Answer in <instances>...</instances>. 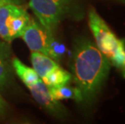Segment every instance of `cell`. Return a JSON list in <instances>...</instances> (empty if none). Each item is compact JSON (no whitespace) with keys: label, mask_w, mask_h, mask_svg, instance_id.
<instances>
[{"label":"cell","mask_w":125,"mask_h":124,"mask_svg":"<svg viewBox=\"0 0 125 124\" xmlns=\"http://www.w3.org/2000/svg\"><path fill=\"white\" fill-rule=\"evenodd\" d=\"M72 78L83 100H90L99 90L110 70L108 58L91 41L77 44L72 63Z\"/></svg>","instance_id":"cell-1"},{"label":"cell","mask_w":125,"mask_h":124,"mask_svg":"<svg viewBox=\"0 0 125 124\" xmlns=\"http://www.w3.org/2000/svg\"><path fill=\"white\" fill-rule=\"evenodd\" d=\"M28 12L16 3H6L0 6V36L10 43L21 37L30 21Z\"/></svg>","instance_id":"cell-2"},{"label":"cell","mask_w":125,"mask_h":124,"mask_svg":"<svg viewBox=\"0 0 125 124\" xmlns=\"http://www.w3.org/2000/svg\"><path fill=\"white\" fill-rule=\"evenodd\" d=\"M89 25L98 49L110 60L117 50L124 44V41L116 37L104 20L94 10L89 13Z\"/></svg>","instance_id":"cell-3"},{"label":"cell","mask_w":125,"mask_h":124,"mask_svg":"<svg viewBox=\"0 0 125 124\" xmlns=\"http://www.w3.org/2000/svg\"><path fill=\"white\" fill-rule=\"evenodd\" d=\"M41 24H38L35 20L30 19L23 35L21 36L29 49L32 52H38L47 55L52 59L57 60L59 54L54 46V41Z\"/></svg>","instance_id":"cell-4"},{"label":"cell","mask_w":125,"mask_h":124,"mask_svg":"<svg viewBox=\"0 0 125 124\" xmlns=\"http://www.w3.org/2000/svg\"><path fill=\"white\" fill-rule=\"evenodd\" d=\"M65 6L66 0H30L29 2V7L41 24L49 32L60 23Z\"/></svg>","instance_id":"cell-5"},{"label":"cell","mask_w":125,"mask_h":124,"mask_svg":"<svg viewBox=\"0 0 125 124\" xmlns=\"http://www.w3.org/2000/svg\"><path fill=\"white\" fill-rule=\"evenodd\" d=\"M28 88L36 101L45 109L49 110L50 112L55 113L60 110L58 102L55 101L52 97L49 88L43 82L41 78L33 85L28 86Z\"/></svg>","instance_id":"cell-6"},{"label":"cell","mask_w":125,"mask_h":124,"mask_svg":"<svg viewBox=\"0 0 125 124\" xmlns=\"http://www.w3.org/2000/svg\"><path fill=\"white\" fill-rule=\"evenodd\" d=\"M31 60L33 68L41 79L48 76L56 68L60 67L54 59L38 52H31Z\"/></svg>","instance_id":"cell-7"},{"label":"cell","mask_w":125,"mask_h":124,"mask_svg":"<svg viewBox=\"0 0 125 124\" xmlns=\"http://www.w3.org/2000/svg\"><path fill=\"white\" fill-rule=\"evenodd\" d=\"M12 65L17 76L27 87L33 85L34 83H36L37 81L41 79L33 68H30L25 65L17 58H15L13 60Z\"/></svg>","instance_id":"cell-8"},{"label":"cell","mask_w":125,"mask_h":124,"mask_svg":"<svg viewBox=\"0 0 125 124\" xmlns=\"http://www.w3.org/2000/svg\"><path fill=\"white\" fill-rule=\"evenodd\" d=\"M52 97L59 102L64 99H74L77 102L83 101L80 90L77 87H70L67 85L49 88Z\"/></svg>","instance_id":"cell-9"},{"label":"cell","mask_w":125,"mask_h":124,"mask_svg":"<svg viewBox=\"0 0 125 124\" xmlns=\"http://www.w3.org/2000/svg\"><path fill=\"white\" fill-rule=\"evenodd\" d=\"M71 79V73L63 69L60 66L41 80L48 86V88H52V87H58L67 85Z\"/></svg>","instance_id":"cell-10"},{"label":"cell","mask_w":125,"mask_h":124,"mask_svg":"<svg viewBox=\"0 0 125 124\" xmlns=\"http://www.w3.org/2000/svg\"><path fill=\"white\" fill-rule=\"evenodd\" d=\"M109 61L118 68L124 77H125V44L117 50L114 56L109 60Z\"/></svg>","instance_id":"cell-11"},{"label":"cell","mask_w":125,"mask_h":124,"mask_svg":"<svg viewBox=\"0 0 125 124\" xmlns=\"http://www.w3.org/2000/svg\"><path fill=\"white\" fill-rule=\"evenodd\" d=\"M9 76V70L6 61V55L0 49V87L6 84Z\"/></svg>","instance_id":"cell-12"},{"label":"cell","mask_w":125,"mask_h":124,"mask_svg":"<svg viewBox=\"0 0 125 124\" xmlns=\"http://www.w3.org/2000/svg\"><path fill=\"white\" fill-rule=\"evenodd\" d=\"M7 108V103L5 102V100L2 98V97L0 95V114L4 113Z\"/></svg>","instance_id":"cell-13"},{"label":"cell","mask_w":125,"mask_h":124,"mask_svg":"<svg viewBox=\"0 0 125 124\" xmlns=\"http://www.w3.org/2000/svg\"><path fill=\"white\" fill-rule=\"evenodd\" d=\"M23 0H0V6L6 3H16L19 4Z\"/></svg>","instance_id":"cell-14"}]
</instances>
